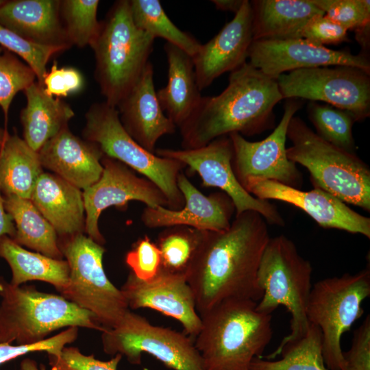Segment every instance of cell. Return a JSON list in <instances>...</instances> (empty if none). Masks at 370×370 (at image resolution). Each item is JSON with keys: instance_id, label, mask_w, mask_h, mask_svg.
<instances>
[{"instance_id": "cell-1", "label": "cell", "mask_w": 370, "mask_h": 370, "mask_svg": "<svg viewBox=\"0 0 370 370\" xmlns=\"http://www.w3.org/2000/svg\"><path fill=\"white\" fill-rule=\"evenodd\" d=\"M270 238L266 220L253 210L236 214L227 230L204 231L186 273L199 315L225 300L262 298L257 275Z\"/></svg>"}, {"instance_id": "cell-2", "label": "cell", "mask_w": 370, "mask_h": 370, "mask_svg": "<svg viewBox=\"0 0 370 370\" xmlns=\"http://www.w3.org/2000/svg\"><path fill=\"white\" fill-rule=\"evenodd\" d=\"M275 79L246 62L230 72L218 95L201 97L180 127L184 149L199 148L221 136L258 134L273 125V108L282 100Z\"/></svg>"}, {"instance_id": "cell-3", "label": "cell", "mask_w": 370, "mask_h": 370, "mask_svg": "<svg viewBox=\"0 0 370 370\" xmlns=\"http://www.w3.org/2000/svg\"><path fill=\"white\" fill-rule=\"evenodd\" d=\"M250 299L223 301L200 315L195 338L204 370H249L273 336L271 314L259 312Z\"/></svg>"}, {"instance_id": "cell-4", "label": "cell", "mask_w": 370, "mask_h": 370, "mask_svg": "<svg viewBox=\"0 0 370 370\" xmlns=\"http://www.w3.org/2000/svg\"><path fill=\"white\" fill-rule=\"evenodd\" d=\"M155 38L134 23L129 0L114 3L90 47L95 78L105 101L116 108L148 64Z\"/></svg>"}, {"instance_id": "cell-5", "label": "cell", "mask_w": 370, "mask_h": 370, "mask_svg": "<svg viewBox=\"0 0 370 370\" xmlns=\"http://www.w3.org/2000/svg\"><path fill=\"white\" fill-rule=\"evenodd\" d=\"M286 136L288 158L308 169L314 187L370 211V169L356 153L327 142L299 116L291 118Z\"/></svg>"}, {"instance_id": "cell-6", "label": "cell", "mask_w": 370, "mask_h": 370, "mask_svg": "<svg viewBox=\"0 0 370 370\" xmlns=\"http://www.w3.org/2000/svg\"><path fill=\"white\" fill-rule=\"evenodd\" d=\"M0 342L30 345L46 339L63 328L105 329L93 314L61 295L38 291L34 286H16L0 276Z\"/></svg>"}, {"instance_id": "cell-7", "label": "cell", "mask_w": 370, "mask_h": 370, "mask_svg": "<svg viewBox=\"0 0 370 370\" xmlns=\"http://www.w3.org/2000/svg\"><path fill=\"white\" fill-rule=\"evenodd\" d=\"M312 267L299 253L295 243L284 235L270 238L262 254L257 275L258 284L263 295L256 309L271 314L280 306L291 315L290 333L267 360L280 355L288 343L304 336L310 323L306 308L312 286Z\"/></svg>"}, {"instance_id": "cell-8", "label": "cell", "mask_w": 370, "mask_h": 370, "mask_svg": "<svg viewBox=\"0 0 370 370\" xmlns=\"http://www.w3.org/2000/svg\"><path fill=\"white\" fill-rule=\"evenodd\" d=\"M85 119L84 139L95 143L103 156L120 161L152 182L166 197L169 208L178 210L184 206L177 180L184 164L158 156L140 146L123 128L116 108L106 101L92 103Z\"/></svg>"}, {"instance_id": "cell-9", "label": "cell", "mask_w": 370, "mask_h": 370, "mask_svg": "<svg viewBox=\"0 0 370 370\" xmlns=\"http://www.w3.org/2000/svg\"><path fill=\"white\" fill-rule=\"evenodd\" d=\"M58 244L70 269L61 295L93 314L104 329L115 326L129 308L121 289L104 271L103 245L84 233L58 236Z\"/></svg>"}, {"instance_id": "cell-10", "label": "cell", "mask_w": 370, "mask_h": 370, "mask_svg": "<svg viewBox=\"0 0 370 370\" xmlns=\"http://www.w3.org/2000/svg\"><path fill=\"white\" fill-rule=\"evenodd\" d=\"M370 296V269L321 280L312 285L306 314L319 328L322 354L328 370H341L343 364L341 341L363 314L362 304Z\"/></svg>"}, {"instance_id": "cell-11", "label": "cell", "mask_w": 370, "mask_h": 370, "mask_svg": "<svg viewBox=\"0 0 370 370\" xmlns=\"http://www.w3.org/2000/svg\"><path fill=\"white\" fill-rule=\"evenodd\" d=\"M105 353L125 356L139 365L147 353L173 370H204L194 341L185 333L151 324L145 317L128 310L112 328L101 332Z\"/></svg>"}, {"instance_id": "cell-12", "label": "cell", "mask_w": 370, "mask_h": 370, "mask_svg": "<svg viewBox=\"0 0 370 370\" xmlns=\"http://www.w3.org/2000/svg\"><path fill=\"white\" fill-rule=\"evenodd\" d=\"M282 99L324 101L352 114L356 121L370 115V73L355 67L300 69L276 79Z\"/></svg>"}, {"instance_id": "cell-13", "label": "cell", "mask_w": 370, "mask_h": 370, "mask_svg": "<svg viewBox=\"0 0 370 370\" xmlns=\"http://www.w3.org/2000/svg\"><path fill=\"white\" fill-rule=\"evenodd\" d=\"M160 157L175 159L197 173L204 187L221 190L232 199L236 214L253 210L271 224L284 226L285 223L276 207L267 200L249 193L238 180L233 168V147L229 136L217 138L205 146L190 149H158Z\"/></svg>"}, {"instance_id": "cell-14", "label": "cell", "mask_w": 370, "mask_h": 370, "mask_svg": "<svg viewBox=\"0 0 370 370\" xmlns=\"http://www.w3.org/2000/svg\"><path fill=\"white\" fill-rule=\"evenodd\" d=\"M301 106L299 99H288L279 124L262 140L248 141L238 133L229 135L233 147L232 168L239 182L254 177L301 188L302 174L288 158L286 148L288 123Z\"/></svg>"}, {"instance_id": "cell-15", "label": "cell", "mask_w": 370, "mask_h": 370, "mask_svg": "<svg viewBox=\"0 0 370 370\" xmlns=\"http://www.w3.org/2000/svg\"><path fill=\"white\" fill-rule=\"evenodd\" d=\"M103 172L94 184L82 192L85 210V232L103 245L105 239L99 231L98 221L101 212L111 206L124 207L132 201L144 203L146 207L164 206L168 201L152 182L136 175L125 164L103 156Z\"/></svg>"}, {"instance_id": "cell-16", "label": "cell", "mask_w": 370, "mask_h": 370, "mask_svg": "<svg viewBox=\"0 0 370 370\" xmlns=\"http://www.w3.org/2000/svg\"><path fill=\"white\" fill-rule=\"evenodd\" d=\"M248 58L251 66L275 79L287 71L329 66L355 67L370 73L367 54L334 50L301 38L253 40Z\"/></svg>"}, {"instance_id": "cell-17", "label": "cell", "mask_w": 370, "mask_h": 370, "mask_svg": "<svg viewBox=\"0 0 370 370\" xmlns=\"http://www.w3.org/2000/svg\"><path fill=\"white\" fill-rule=\"evenodd\" d=\"M240 183L256 198L281 201L302 210L320 227L360 234L370 238V219L319 188L304 191L276 181L254 177Z\"/></svg>"}, {"instance_id": "cell-18", "label": "cell", "mask_w": 370, "mask_h": 370, "mask_svg": "<svg viewBox=\"0 0 370 370\" xmlns=\"http://www.w3.org/2000/svg\"><path fill=\"white\" fill-rule=\"evenodd\" d=\"M121 291L132 309L151 308L179 321L184 333L195 338L201 328L194 293L186 276L160 267L152 279L143 281L131 271Z\"/></svg>"}, {"instance_id": "cell-19", "label": "cell", "mask_w": 370, "mask_h": 370, "mask_svg": "<svg viewBox=\"0 0 370 370\" xmlns=\"http://www.w3.org/2000/svg\"><path fill=\"white\" fill-rule=\"evenodd\" d=\"M177 183L184 197V206L178 210L145 207L140 217L146 227L186 226L201 231H222L230 226L235 207L228 195L222 191L205 195L183 171L179 174Z\"/></svg>"}, {"instance_id": "cell-20", "label": "cell", "mask_w": 370, "mask_h": 370, "mask_svg": "<svg viewBox=\"0 0 370 370\" xmlns=\"http://www.w3.org/2000/svg\"><path fill=\"white\" fill-rule=\"evenodd\" d=\"M252 42L251 3L244 0L232 20L211 40L201 44L193 57L200 91L224 73L232 72L245 63Z\"/></svg>"}, {"instance_id": "cell-21", "label": "cell", "mask_w": 370, "mask_h": 370, "mask_svg": "<svg viewBox=\"0 0 370 370\" xmlns=\"http://www.w3.org/2000/svg\"><path fill=\"white\" fill-rule=\"evenodd\" d=\"M116 109L125 131L150 152L155 153L156 145L162 136L175 132L177 127L165 114L158 99L150 62Z\"/></svg>"}, {"instance_id": "cell-22", "label": "cell", "mask_w": 370, "mask_h": 370, "mask_svg": "<svg viewBox=\"0 0 370 370\" xmlns=\"http://www.w3.org/2000/svg\"><path fill=\"white\" fill-rule=\"evenodd\" d=\"M38 153L43 168L80 190L94 184L103 172V154L99 148L73 134L69 127L49 140Z\"/></svg>"}, {"instance_id": "cell-23", "label": "cell", "mask_w": 370, "mask_h": 370, "mask_svg": "<svg viewBox=\"0 0 370 370\" xmlns=\"http://www.w3.org/2000/svg\"><path fill=\"white\" fill-rule=\"evenodd\" d=\"M60 0L5 1L0 24L24 39L62 51L72 47L60 17Z\"/></svg>"}, {"instance_id": "cell-24", "label": "cell", "mask_w": 370, "mask_h": 370, "mask_svg": "<svg viewBox=\"0 0 370 370\" xmlns=\"http://www.w3.org/2000/svg\"><path fill=\"white\" fill-rule=\"evenodd\" d=\"M31 201L56 230L58 236L85 232V210L82 191L49 173L38 177Z\"/></svg>"}, {"instance_id": "cell-25", "label": "cell", "mask_w": 370, "mask_h": 370, "mask_svg": "<svg viewBox=\"0 0 370 370\" xmlns=\"http://www.w3.org/2000/svg\"><path fill=\"white\" fill-rule=\"evenodd\" d=\"M164 50L168 63L166 85L156 91L165 114L180 127L197 106L201 95L199 89L193 57L169 42Z\"/></svg>"}, {"instance_id": "cell-26", "label": "cell", "mask_w": 370, "mask_h": 370, "mask_svg": "<svg viewBox=\"0 0 370 370\" xmlns=\"http://www.w3.org/2000/svg\"><path fill=\"white\" fill-rule=\"evenodd\" d=\"M250 3L253 40L301 38L308 22L325 14L312 0H254Z\"/></svg>"}, {"instance_id": "cell-27", "label": "cell", "mask_w": 370, "mask_h": 370, "mask_svg": "<svg viewBox=\"0 0 370 370\" xmlns=\"http://www.w3.org/2000/svg\"><path fill=\"white\" fill-rule=\"evenodd\" d=\"M23 92L27 99L20 114L23 140L38 152L49 140L69 127L75 112L61 98L49 95L37 81Z\"/></svg>"}, {"instance_id": "cell-28", "label": "cell", "mask_w": 370, "mask_h": 370, "mask_svg": "<svg viewBox=\"0 0 370 370\" xmlns=\"http://www.w3.org/2000/svg\"><path fill=\"white\" fill-rule=\"evenodd\" d=\"M0 257L10 265V283L14 286L39 280L49 283L61 293L68 285L70 269L66 260L27 251L8 236L0 238Z\"/></svg>"}, {"instance_id": "cell-29", "label": "cell", "mask_w": 370, "mask_h": 370, "mask_svg": "<svg viewBox=\"0 0 370 370\" xmlns=\"http://www.w3.org/2000/svg\"><path fill=\"white\" fill-rule=\"evenodd\" d=\"M43 173L38 153L16 134H8L0 149V187L4 195L31 199Z\"/></svg>"}, {"instance_id": "cell-30", "label": "cell", "mask_w": 370, "mask_h": 370, "mask_svg": "<svg viewBox=\"0 0 370 370\" xmlns=\"http://www.w3.org/2000/svg\"><path fill=\"white\" fill-rule=\"evenodd\" d=\"M3 204L14 221L16 234L13 240L16 243L48 257L62 259L56 230L31 199L5 195Z\"/></svg>"}, {"instance_id": "cell-31", "label": "cell", "mask_w": 370, "mask_h": 370, "mask_svg": "<svg viewBox=\"0 0 370 370\" xmlns=\"http://www.w3.org/2000/svg\"><path fill=\"white\" fill-rule=\"evenodd\" d=\"M134 25L153 38H162L193 57L201 44L179 29L168 17L159 0H129Z\"/></svg>"}, {"instance_id": "cell-32", "label": "cell", "mask_w": 370, "mask_h": 370, "mask_svg": "<svg viewBox=\"0 0 370 370\" xmlns=\"http://www.w3.org/2000/svg\"><path fill=\"white\" fill-rule=\"evenodd\" d=\"M280 355L282 358L274 361L255 358L249 370H328L322 354L321 330L312 323L304 336L286 343Z\"/></svg>"}, {"instance_id": "cell-33", "label": "cell", "mask_w": 370, "mask_h": 370, "mask_svg": "<svg viewBox=\"0 0 370 370\" xmlns=\"http://www.w3.org/2000/svg\"><path fill=\"white\" fill-rule=\"evenodd\" d=\"M203 234L204 231L186 226L166 227L156 243L161 255L160 267L186 276Z\"/></svg>"}, {"instance_id": "cell-34", "label": "cell", "mask_w": 370, "mask_h": 370, "mask_svg": "<svg viewBox=\"0 0 370 370\" xmlns=\"http://www.w3.org/2000/svg\"><path fill=\"white\" fill-rule=\"evenodd\" d=\"M308 116L316 133L327 142L355 153L352 127L356 121L347 112L330 105L311 101L308 107Z\"/></svg>"}, {"instance_id": "cell-35", "label": "cell", "mask_w": 370, "mask_h": 370, "mask_svg": "<svg viewBox=\"0 0 370 370\" xmlns=\"http://www.w3.org/2000/svg\"><path fill=\"white\" fill-rule=\"evenodd\" d=\"M99 4L98 0H60L61 20L72 46H90L97 35Z\"/></svg>"}, {"instance_id": "cell-36", "label": "cell", "mask_w": 370, "mask_h": 370, "mask_svg": "<svg viewBox=\"0 0 370 370\" xmlns=\"http://www.w3.org/2000/svg\"><path fill=\"white\" fill-rule=\"evenodd\" d=\"M36 81L35 73L26 63L0 46V107L5 116L16 95Z\"/></svg>"}, {"instance_id": "cell-37", "label": "cell", "mask_w": 370, "mask_h": 370, "mask_svg": "<svg viewBox=\"0 0 370 370\" xmlns=\"http://www.w3.org/2000/svg\"><path fill=\"white\" fill-rule=\"evenodd\" d=\"M0 46L21 58L34 71L36 81L43 86L51 58L62 51L33 43L0 24Z\"/></svg>"}, {"instance_id": "cell-38", "label": "cell", "mask_w": 370, "mask_h": 370, "mask_svg": "<svg viewBox=\"0 0 370 370\" xmlns=\"http://www.w3.org/2000/svg\"><path fill=\"white\" fill-rule=\"evenodd\" d=\"M326 16L347 31L370 25L369 0H312Z\"/></svg>"}, {"instance_id": "cell-39", "label": "cell", "mask_w": 370, "mask_h": 370, "mask_svg": "<svg viewBox=\"0 0 370 370\" xmlns=\"http://www.w3.org/2000/svg\"><path fill=\"white\" fill-rule=\"evenodd\" d=\"M125 263L136 278L147 281L154 278L160 269V251L156 243L145 235L127 253Z\"/></svg>"}, {"instance_id": "cell-40", "label": "cell", "mask_w": 370, "mask_h": 370, "mask_svg": "<svg viewBox=\"0 0 370 370\" xmlns=\"http://www.w3.org/2000/svg\"><path fill=\"white\" fill-rule=\"evenodd\" d=\"M77 327L67 328L63 332L42 341L30 345H12L0 342V365L17 357L35 352L58 355L66 345L74 342L78 334Z\"/></svg>"}, {"instance_id": "cell-41", "label": "cell", "mask_w": 370, "mask_h": 370, "mask_svg": "<svg viewBox=\"0 0 370 370\" xmlns=\"http://www.w3.org/2000/svg\"><path fill=\"white\" fill-rule=\"evenodd\" d=\"M50 370H117L122 356L116 354L109 360H100L85 355L75 347H64L58 355L47 354Z\"/></svg>"}, {"instance_id": "cell-42", "label": "cell", "mask_w": 370, "mask_h": 370, "mask_svg": "<svg viewBox=\"0 0 370 370\" xmlns=\"http://www.w3.org/2000/svg\"><path fill=\"white\" fill-rule=\"evenodd\" d=\"M84 84V77L79 70L73 67H58L56 62L43 81L45 92L58 98L80 91Z\"/></svg>"}, {"instance_id": "cell-43", "label": "cell", "mask_w": 370, "mask_h": 370, "mask_svg": "<svg viewBox=\"0 0 370 370\" xmlns=\"http://www.w3.org/2000/svg\"><path fill=\"white\" fill-rule=\"evenodd\" d=\"M301 38L323 46L349 40L347 30L325 14L311 18L304 27Z\"/></svg>"}, {"instance_id": "cell-44", "label": "cell", "mask_w": 370, "mask_h": 370, "mask_svg": "<svg viewBox=\"0 0 370 370\" xmlns=\"http://www.w3.org/2000/svg\"><path fill=\"white\" fill-rule=\"evenodd\" d=\"M341 370H370V317L354 332L351 348L343 352Z\"/></svg>"}, {"instance_id": "cell-45", "label": "cell", "mask_w": 370, "mask_h": 370, "mask_svg": "<svg viewBox=\"0 0 370 370\" xmlns=\"http://www.w3.org/2000/svg\"><path fill=\"white\" fill-rule=\"evenodd\" d=\"M16 227L11 215L6 212L0 187V238L4 235L14 238Z\"/></svg>"}, {"instance_id": "cell-46", "label": "cell", "mask_w": 370, "mask_h": 370, "mask_svg": "<svg viewBox=\"0 0 370 370\" xmlns=\"http://www.w3.org/2000/svg\"><path fill=\"white\" fill-rule=\"evenodd\" d=\"M216 8L222 11H230L234 14L241 9L244 0H212Z\"/></svg>"}, {"instance_id": "cell-47", "label": "cell", "mask_w": 370, "mask_h": 370, "mask_svg": "<svg viewBox=\"0 0 370 370\" xmlns=\"http://www.w3.org/2000/svg\"><path fill=\"white\" fill-rule=\"evenodd\" d=\"M18 370H47L45 365L37 362L32 358H26L20 363Z\"/></svg>"}, {"instance_id": "cell-48", "label": "cell", "mask_w": 370, "mask_h": 370, "mask_svg": "<svg viewBox=\"0 0 370 370\" xmlns=\"http://www.w3.org/2000/svg\"><path fill=\"white\" fill-rule=\"evenodd\" d=\"M8 134L5 130L0 127V144H2Z\"/></svg>"}, {"instance_id": "cell-49", "label": "cell", "mask_w": 370, "mask_h": 370, "mask_svg": "<svg viewBox=\"0 0 370 370\" xmlns=\"http://www.w3.org/2000/svg\"><path fill=\"white\" fill-rule=\"evenodd\" d=\"M5 2V1L0 0V6Z\"/></svg>"}, {"instance_id": "cell-50", "label": "cell", "mask_w": 370, "mask_h": 370, "mask_svg": "<svg viewBox=\"0 0 370 370\" xmlns=\"http://www.w3.org/2000/svg\"><path fill=\"white\" fill-rule=\"evenodd\" d=\"M1 144H0V149H1Z\"/></svg>"}]
</instances>
